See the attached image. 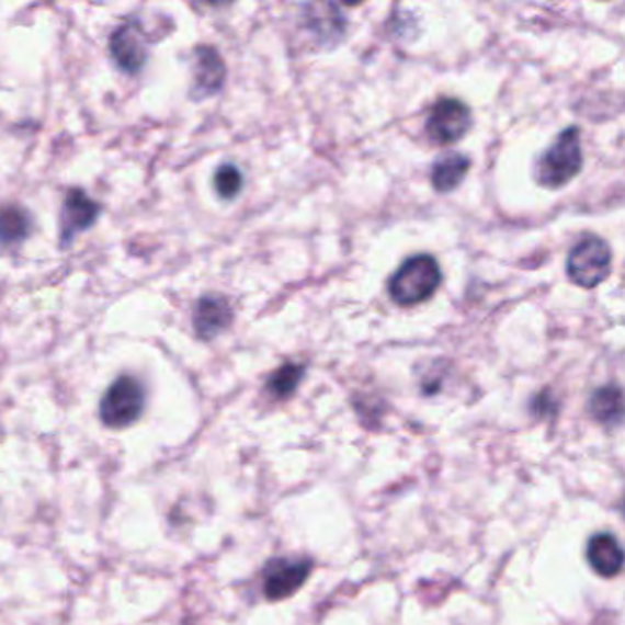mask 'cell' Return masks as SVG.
Returning a JSON list of instances; mask_svg holds the SVG:
<instances>
[{"label":"cell","mask_w":625,"mask_h":625,"mask_svg":"<svg viewBox=\"0 0 625 625\" xmlns=\"http://www.w3.org/2000/svg\"><path fill=\"white\" fill-rule=\"evenodd\" d=\"M441 266L425 253L409 258L389 281V294L400 307L428 302L441 286Z\"/></svg>","instance_id":"6da1fadb"},{"label":"cell","mask_w":625,"mask_h":625,"mask_svg":"<svg viewBox=\"0 0 625 625\" xmlns=\"http://www.w3.org/2000/svg\"><path fill=\"white\" fill-rule=\"evenodd\" d=\"M583 166L580 129L561 130L553 146L537 160L536 179L543 188L559 190L578 177Z\"/></svg>","instance_id":"7a4b0ae2"},{"label":"cell","mask_w":625,"mask_h":625,"mask_svg":"<svg viewBox=\"0 0 625 625\" xmlns=\"http://www.w3.org/2000/svg\"><path fill=\"white\" fill-rule=\"evenodd\" d=\"M146 409V387L130 374L112 382L100 402V419L111 430L135 424Z\"/></svg>","instance_id":"3957f363"},{"label":"cell","mask_w":625,"mask_h":625,"mask_svg":"<svg viewBox=\"0 0 625 625\" xmlns=\"http://www.w3.org/2000/svg\"><path fill=\"white\" fill-rule=\"evenodd\" d=\"M611 261L613 253L607 242L598 235H586L570 250L567 258V274L576 285L594 288L607 280L611 274Z\"/></svg>","instance_id":"277c9868"},{"label":"cell","mask_w":625,"mask_h":625,"mask_svg":"<svg viewBox=\"0 0 625 625\" xmlns=\"http://www.w3.org/2000/svg\"><path fill=\"white\" fill-rule=\"evenodd\" d=\"M312 572L310 559L274 558L270 559L263 572L264 596L270 602H281L294 596Z\"/></svg>","instance_id":"5b68a950"},{"label":"cell","mask_w":625,"mask_h":625,"mask_svg":"<svg viewBox=\"0 0 625 625\" xmlns=\"http://www.w3.org/2000/svg\"><path fill=\"white\" fill-rule=\"evenodd\" d=\"M109 52L123 72L138 73L149 59V41L136 19L125 21L112 32Z\"/></svg>","instance_id":"8992f818"},{"label":"cell","mask_w":625,"mask_h":625,"mask_svg":"<svg viewBox=\"0 0 625 625\" xmlns=\"http://www.w3.org/2000/svg\"><path fill=\"white\" fill-rule=\"evenodd\" d=\"M471 127V112L463 101L441 100L431 109L425 133L439 146H450L461 140Z\"/></svg>","instance_id":"52a82bcc"},{"label":"cell","mask_w":625,"mask_h":625,"mask_svg":"<svg viewBox=\"0 0 625 625\" xmlns=\"http://www.w3.org/2000/svg\"><path fill=\"white\" fill-rule=\"evenodd\" d=\"M103 207L90 198L81 188L67 191L61 207V223H59V245H72L79 234L92 228L100 218Z\"/></svg>","instance_id":"ba28073f"},{"label":"cell","mask_w":625,"mask_h":625,"mask_svg":"<svg viewBox=\"0 0 625 625\" xmlns=\"http://www.w3.org/2000/svg\"><path fill=\"white\" fill-rule=\"evenodd\" d=\"M226 81V65L213 46H196L193 59V87L191 98L206 100L220 92Z\"/></svg>","instance_id":"9c48e42d"},{"label":"cell","mask_w":625,"mask_h":625,"mask_svg":"<svg viewBox=\"0 0 625 625\" xmlns=\"http://www.w3.org/2000/svg\"><path fill=\"white\" fill-rule=\"evenodd\" d=\"M234 321V308L223 296H204L193 310V327L201 340H215Z\"/></svg>","instance_id":"30bf717a"},{"label":"cell","mask_w":625,"mask_h":625,"mask_svg":"<svg viewBox=\"0 0 625 625\" xmlns=\"http://www.w3.org/2000/svg\"><path fill=\"white\" fill-rule=\"evenodd\" d=\"M587 561L596 575L602 578H614L624 567V550L613 534L600 532L587 543Z\"/></svg>","instance_id":"8fae6325"},{"label":"cell","mask_w":625,"mask_h":625,"mask_svg":"<svg viewBox=\"0 0 625 625\" xmlns=\"http://www.w3.org/2000/svg\"><path fill=\"white\" fill-rule=\"evenodd\" d=\"M469 171V158L461 152H446L431 168V184L439 193L457 190Z\"/></svg>","instance_id":"7c38bea8"},{"label":"cell","mask_w":625,"mask_h":625,"mask_svg":"<svg viewBox=\"0 0 625 625\" xmlns=\"http://www.w3.org/2000/svg\"><path fill=\"white\" fill-rule=\"evenodd\" d=\"M32 231V217L24 207L8 204L0 207V246L21 245Z\"/></svg>","instance_id":"4fadbf2b"},{"label":"cell","mask_w":625,"mask_h":625,"mask_svg":"<svg viewBox=\"0 0 625 625\" xmlns=\"http://www.w3.org/2000/svg\"><path fill=\"white\" fill-rule=\"evenodd\" d=\"M624 400H622V391L616 386H603L592 393L589 400V411L592 419H596L602 424H618L624 414Z\"/></svg>","instance_id":"5bb4252c"},{"label":"cell","mask_w":625,"mask_h":625,"mask_svg":"<svg viewBox=\"0 0 625 625\" xmlns=\"http://www.w3.org/2000/svg\"><path fill=\"white\" fill-rule=\"evenodd\" d=\"M305 376V365L302 363H285L270 376L266 382V391L277 400H285L296 391L299 382Z\"/></svg>","instance_id":"9a60e30c"},{"label":"cell","mask_w":625,"mask_h":625,"mask_svg":"<svg viewBox=\"0 0 625 625\" xmlns=\"http://www.w3.org/2000/svg\"><path fill=\"white\" fill-rule=\"evenodd\" d=\"M242 185H245V179H242L239 168L234 166V163H223L215 171L213 188H215L217 195L224 198V201H234L235 196H239Z\"/></svg>","instance_id":"2e32d148"}]
</instances>
